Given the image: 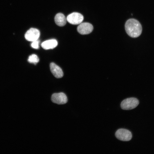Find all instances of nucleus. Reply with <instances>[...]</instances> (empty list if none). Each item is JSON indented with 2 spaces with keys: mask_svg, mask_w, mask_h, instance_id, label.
<instances>
[{
  "mask_svg": "<svg viewBox=\"0 0 154 154\" xmlns=\"http://www.w3.org/2000/svg\"><path fill=\"white\" fill-rule=\"evenodd\" d=\"M51 100L53 102L58 104H66L68 101L66 95L63 92L53 94L52 95Z\"/></svg>",
  "mask_w": 154,
  "mask_h": 154,
  "instance_id": "obj_6",
  "label": "nucleus"
},
{
  "mask_svg": "<svg viewBox=\"0 0 154 154\" xmlns=\"http://www.w3.org/2000/svg\"><path fill=\"white\" fill-rule=\"evenodd\" d=\"M93 29V27L92 25L87 22L81 23L77 28L78 32L83 35L90 34Z\"/></svg>",
  "mask_w": 154,
  "mask_h": 154,
  "instance_id": "obj_7",
  "label": "nucleus"
},
{
  "mask_svg": "<svg viewBox=\"0 0 154 154\" xmlns=\"http://www.w3.org/2000/svg\"><path fill=\"white\" fill-rule=\"evenodd\" d=\"M139 103V101L137 98L133 97L128 98L122 101L121 107L123 110H131L136 107Z\"/></svg>",
  "mask_w": 154,
  "mask_h": 154,
  "instance_id": "obj_2",
  "label": "nucleus"
},
{
  "mask_svg": "<svg viewBox=\"0 0 154 154\" xmlns=\"http://www.w3.org/2000/svg\"><path fill=\"white\" fill-rule=\"evenodd\" d=\"M67 21L72 25H78L82 23L84 19L82 15L77 12H73L69 15L66 18Z\"/></svg>",
  "mask_w": 154,
  "mask_h": 154,
  "instance_id": "obj_4",
  "label": "nucleus"
},
{
  "mask_svg": "<svg viewBox=\"0 0 154 154\" xmlns=\"http://www.w3.org/2000/svg\"><path fill=\"white\" fill-rule=\"evenodd\" d=\"M126 32L128 35L132 38H137L141 34L142 27L139 22L135 19L128 20L125 24Z\"/></svg>",
  "mask_w": 154,
  "mask_h": 154,
  "instance_id": "obj_1",
  "label": "nucleus"
},
{
  "mask_svg": "<svg viewBox=\"0 0 154 154\" xmlns=\"http://www.w3.org/2000/svg\"><path fill=\"white\" fill-rule=\"evenodd\" d=\"M66 18L64 15L61 13L56 14L54 17L55 23L59 26H64L66 23Z\"/></svg>",
  "mask_w": 154,
  "mask_h": 154,
  "instance_id": "obj_10",
  "label": "nucleus"
},
{
  "mask_svg": "<svg viewBox=\"0 0 154 154\" xmlns=\"http://www.w3.org/2000/svg\"><path fill=\"white\" fill-rule=\"evenodd\" d=\"M39 42L37 40L32 42L31 44V47L35 49H38L39 48Z\"/></svg>",
  "mask_w": 154,
  "mask_h": 154,
  "instance_id": "obj_12",
  "label": "nucleus"
},
{
  "mask_svg": "<svg viewBox=\"0 0 154 154\" xmlns=\"http://www.w3.org/2000/svg\"><path fill=\"white\" fill-rule=\"evenodd\" d=\"M115 136L120 140L123 141H128L132 137V134L129 131L125 129H120L116 132Z\"/></svg>",
  "mask_w": 154,
  "mask_h": 154,
  "instance_id": "obj_3",
  "label": "nucleus"
},
{
  "mask_svg": "<svg viewBox=\"0 0 154 154\" xmlns=\"http://www.w3.org/2000/svg\"><path fill=\"white\" fill-rule=\"evenodd\" d=\"M50 70L54 76L56 78H60L63 75V71L61 68L53 62L50 64Z\"/></svg>",
  "mask_w": 154,
  "mask_h": 154,
  "instance_id": "obj_8",
  "label": "nucleus"
},
{
  "mask_svg": "<svg viewBox=\"0 0 154 154\" xmlns=\"http://www.w3.org/2000/svg\"><path fill=\"white\" fill-rule=\"evenodd\" d=\"M28 60L30 63L36 64L39 62V58L36 54H33L29 56Z\"/></svg>",
  "mask_w": 154,
  "mask_h": 154,
  "instance_id": "obj_11",
  "label": "nucleus"
},
{
  "mask_svg": "<svg viewBox=\"0 0 154 154\" xmlns=\"http://www.w3.org/2000/svg\"><path fill=\"white\" fill-rule=\"evenodd\" d=\"M58 44L57 41L55 39H51L46 40L42 42L41 46L44 49L48 50L53 49Z\"/></svg>",
  "mask_w": 154,
  "mask_h": 154,
  "instance_id": "obj_9",
  "label": "nucleus"
},
{
  "mask_svg": "<svg viewBox=\"0 0 154 154\" xmlns=\"http://www.w3.org/2000/svg\"><path fill=\"white\" fill-rule=\"evenodd\" d=\"M40 36V32L38 30L31 28L25 33V38L27 40L33 42L37 40Z\"/></svg>",
  "mask_w": 154,
  "mask_h": 154,
  "instance_id": "obj_5",
  "label": "nucleus"
}]
</instances>
